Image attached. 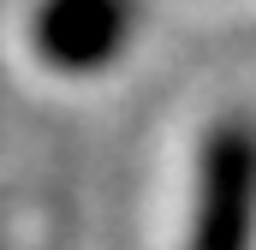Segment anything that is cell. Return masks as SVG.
Listing matches in <instances>:
<instances>
[{"label": "cell", "mask_w": 256, "mask_h": 250, "mask_svg": "<svg viewBox=\"0 0 256 250\" xmlns=\"http://www.w3.org/2000/svg\"><path fill=\"white\" fill-rule=\"evenodd\" d=\"M185 250H256V125L226 120L208 131Z\"/></svg>", "instance_id": "cell-1"}, {"label": "cell", "mask_w": 256, "mask_h": 250, "mask_svg": "<svg viewBox=\"0 0 256 250\" xmlns=\"http://www.w3.org/2000/svg\"><path fill=\"white\" fill-rule=\"evenodd\" d=\"M137 6L131 0H42L36 12V54L60 72H96L131 42Z\"/></svg>", "instance_id": "cell-2"}]
</instances>
